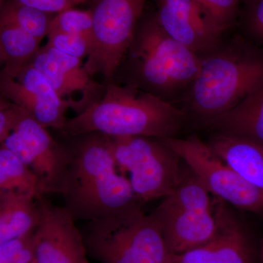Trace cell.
<instances>
[{
    "mask_svg": "<svg viewBox=\"0 0 263 263\" xmlns=\"http://www.w3.org/2000/svg\"><path fill=\"white\" fill-rule=\"evenodd\" d=\"M67 164L58 194L75 220L94 221L142 209L129 179L119 172L108 137H70Z\"/></svg>",
    "mask_w": 263,
    "mask_h": 263,
    "instance_id": "obj_1",
    "label": "cell"
},
{
    "mask_svg": "<svg viewBox=\"0 0 263 263\" xmlns=\"http://www.w3.org/2000/svg\"><path fill=\"white\" fill-rule=\"evenodd\" d=\"M183 109L155 95L115 81L105 84L102 98L67 119L62 133L75 137L99 133L109 137H176L186 122Z\"/></svg>",
    "mask_w": 263,
    "mask_h": 263,
    "instance_id": "obj_2",
    "label": "cell"
},
{
    "mask_svg": "<svg viewBox=\"0 0 263 263\" xmlns=\"http://www.w3.org/2000/svg\"><path fill=\"white\" fill-rule=\"evenodd\" d=\"M200 68L183 97L185 114L208 126L263 81V49L240 34L200 57Z\"/></svg>",
    "mask_w": 263,
    "mask_h": 263,
    "instance_id": "obj_3",
    "label": "cell"
},
{
    "mask_svg": "<svg viewBox=\"0 0 263 263\" xmlns=\"http://www.w3.org/2000/svg\"><path fill=\"white\" fill-rule=\"evenodd\" d=\"M200 62L164 30L154 11L142 16L119 67H124V84L174 104L196 79Z\"/></svg>",
    "mask_w": 263,
    "mask_h": 263,
    "instance_id": "obj_4",
    "label": "cell"
},
{
    "mask_svg": "<svg viewBox=\"0 0 263 263\" xmlns=\"http://www.w3.org/2000/svg\"><path fill=\"white\" fill-rule=\"evenodd\" d=\"M87 253L100 263H175L160 224L142 209L90 221Z\"/></svg>",
    "mask_w": 263,
    "mask_h": 263,
    "instance_id": "obj_5",
    "label": "cell"
},
{
    "mask_svg": "<svg viewBox=\"0 0 263 263\" xmlns=\"http://www.w3.org/2000/svg\"><path fill=\"white\" fill-rule=\"evenodd\" d=\"M151 214L160 224L167 249L175 256L206 245L215 233L210 193L190 168L181 172L174 193L164 197Z\"/></svg>",
    "mask_w": 263,
    "mask_h": 263,
    "instance_id": "obj_6",
    "label": "cell"
},
{
    "mask_svg": "<svg viewBox=\"0 0 263 263\" xmlns=\"http://www.w3.org/2000/svg\"><path fill=\"white\" fill-rule=\"evenodd\" d=\"M108 137L118 170L129 175L143 205L174 193L181 177V158L163 142L142 136Z\"/></svg>",
    "mask_w": 263,
    "mask_h": 263,
    "instance_id": "obj_7",
    "label": "cell"
},
{
    "mask_svg": "<svg viewBox=\"0 0 263 263\" xmlns=\"http://www.w3.org/2000/svg\"><path fill=\"white\" fill-rule=\"evenodd\" d=\"M147 0H95L90 9L93 41L85 69L100 74L105 83L114 81L118 68L130 46Z\"/></svg>",
    "mask_w": 263,
    "mask_h": 263,
    "instance_id": "obj_8",
    "label": "cell"
},
{
    "mask_svg": "<svg viewBox=\"0 0 263 263\" xmlns=\"http://www.w3.org/2000/svg\"><path fill=\"white\" fill-rule=\"evenodd\" d=\"M160 140L186 162L209 193L246 212L263 213V191L237 174L198 136Z\"/></svg>",
    "mask_w": 263,
    "mask_h": 263,
    "instance_id": "obj_9",
    "label": "cell"
},
{
    "mask_svg": "<svg viewBox=\"0 0 263 263\" xmlns=\"http://www.w3.org/2000/svg\"><path fill=\"white\" fill-rule=\"evenodd\" d=\"M13 152L37 176L42 195L59 193L67 150L52 138L47 128L15 105L9 130L0 142Z\"/></svg>",
    "mask_w": 263,
    "mask_h": 263,
    "instance_id": "obj_10",
    "label": "cell"
},
{
    "mask_svg": "<svg viewBox=\"0 0 263 263\" xmlns=\"http://www.w3.org/2000/svg\"><path fill=\"white\" fill-rule=\"evenodd\" d=\"M0 93L46 128L62 130L66 113L75 102L59 96L30 63L4 65L0 70Z\"/></svg>",
    "mask_w": 263,
    "mask_h": 263,
    "instance_id": "obj_11",
    "label": "cell"
},
{
    "mask_svg": "<svg viewBox=\"0 0 263 263\" xmlns=\"http://www.w3.org/2000/svg\"><path fill=\"white\" fill-rule=\"evenodd\" d=\"M36 201L39 219L34 232L35 263H89L84 237L72 214L42 194Z\"/></svg>",
    "mask_w": 263,
    "mask_h": 263,
    "instance_id": "obj_12",
    "label": "cell"
},
{
    "mask_svg": "<svg viewBox=\"0 0 263 263\" xmlns=\"http://www.w3.org/2000/svg\"><path fill=\"white\" fill-rule=\"evenodd\" d=\"M155 4L161 27L200 57L216 49L228 32L197 0H155Z\"/></svg>",
    "mask_w": 263,
    "mask_h": 263,
    "instance_id": "obj_13",
    "label": "cell"
},
{
    "mask_svg": "<svg viewBox=\"0 0 263 263\" xmlns=\"http://www.w3.org/2000/svg\"><path fill=\"white\" fill-rule=\"evenodd\" d=\"M213 207L216 230L209 243L219 263H255L252 242L228 204L215 197Z\"/></svg>",
    "mask_w": 263,
    "mask_h": 263,
    "instance_id": "obj_14",
    "label": "cell"
},
{
    "mask_svg": "<svg viewBox=\"0 0 263 263\" xmlns=\"http://www.w3.org/2000/svg\"><path fill=\"white\" fill-rule=\"evenodd\" d=\"M208 144L237 174L263 191V146L256 142L216 133Z\"/></svg>",
    "mask_w": 263,
    "mask_h": 263,
    "instance_id": "obj_15",
    "label": "cell"
},
{
    "mask_svg": "<svg viewBox=\"0 0 263 263\" xmlns=\"http://www.w3.org/2000/svg\"><path fill=\"white\" fill-rule=\"evenodd\" d=\"M208 128L263 146V81L229 111L214 119Z\"/></svg>",
    "mask_w": 263,
    "mask_h": 263,
    "instance_id": "obj_16",
    "label": "cell"
},
{
    "mask_svg": "<svg viewBox=\"0 0 263 263\" xmlns=\"http://www.w3.org/2000/svg\"><path fill=\"white\" fill-rule=\"evenodd\" d=\"M38 219L36 196L15 190L0 193V246L33 233Z\"/></svg>",
    "mask_w": 263,
    "mask_h": 263,
    "instance_id": "obj_17",
    "label": "cell"
},
{
    "mask_svg": "<svg viewBox=\"0 0 263 263\" xmlns=\"http://www.w3.org/2000/svg\"><path fill=\"white\" fill-rule=\"evenodd\" d=\"M29 63L44 76L60 98H71L74 93H82V99L77 101L76 113L98 101L104 94L105 86L95 81H83L71 75L60 67L43 47L40 48Z\"/></svg>",
    "mask_w": 263,
    "mask_h": 263,
    "instance_id": "obj_18",
    "label": "cell"
},
{
    "mask_svg": "<svg viewBox=\"0 0 263 263\" xmlns=\"http://www.w3.org/2000/svg\"><path fill=\"white\" fill-rule=\"evenodd\" d=\"M53 14L22 4L18 0H4L0 5V21L13 24L37 39L48 36Z\"/></svg>",
    "mask_w": 263,
    "mask_h": 263,
    "instance_id": "obj_19",
    "label": "cell"
},
{
    "mask_svg": "<svg viewBox=\"0 0 263 263\" xmlns=\"http://www.w3.org/2000/svg\"><path fill=\"white\" fill-rule=\"evenodd\" d=\"M10 190L36 197L41 194L37 176L13 152L0 145V193Z\"/></svg>",
    "mask_w": 263,
    "mask_h": 263,
    "instance_id": "obj_20",
    "label": "cell"
},
{
    "mask_svg": "<svg viewBox=\"0 0 263 263\" xmlns=\"http://www.w3.org/2000/svg\"><path fill=\"white\" fill-rule=\"evenodd\" d=\"M41 43L13 24L0 21V51L5 65L29 63L39 51Z\"/></svg>",
    "mask_w": 263,
    "mask_h": 263,
    "instance_id": "obj_21",
    "label": "cell"
},
{
    "mask_svg": "<svg viewBox=\"0 0 263 263\" xmlns=\"http://www.w3.org/2000/svg\"><path fill=\"white\" fill-rule=\"evenodd\" d=\"M75 34L84 37L91 50L93 41V18L91 10H80L69 8L53 16L50 31ZM90 52V51H89Z\"/></svg>",
    "mask_w": 263,
    "mask_h": 263,
    "instance_id": "obj_22",
    "label": "cell"
},
{
    "mask_svg": "<svg viewBox=\"0 0 263 263\" xmlns=\"http://www.w3.org/2000/svg\"><path fill=\"white\" fill-rule=\"evenodd\" d=\"M237 24L242 37L263 49V0L242 3Z\"/></svg>",
    "mask_w": 263,
    "mask_h": 263,
    "instance_id": "obj_23",
    "label": "cell"
},
{
    "mask_svg": "<svg viewBox=\"0 0 263 263\" xmlns=\"http://www.w3.org/2000/svg\"><path fill=\"white\" fill-rule=\"evenodd\" d=\"M46 46L81 60L89 56L90 51L89 43L84 37L59 31H49Z\"/></svg>",
    "mask_w": 263,
    "mask_h": 263,
    "instance_id": "obj_24",
    "label": "cell"
},
{
    "mask_svg": "<svg viewBox=\"0 0 263 263\" xmlns=\"http://www.w3.org/2000/svg\"><path fill=\"white\" fill-rule=\"evenodd\" d=\"M34 232L0 246V263L32 262L34 259Z\"/></svg>",
    "mask_w": 263,
    "mask_h": 263,
    "instance_id": "obj_25",
    "label": "cell"
},
{
    "mask_svg": "<svg viewBox=\"0 0 263 263\" xmlns=\"http://www.w3.org/2000/svg\"><path fill=\"white\" fill-rule=\"evenodd\" d=\"M205 7L227 31L234 27L239 17L240 0H197Z\"/></svg>",
    "mask_w": 263,
    "mask_h": 263,
    "instance_id": "obj_26",
    "label": "cell"
},
{
    "mask_svg": "<svg viewBox=\"0 0 263 263\" xmlns=\"http://www.w3.org/2000/svg\"><path fill=\"white\" fill-rule=\"evenodd\" d=\"M175 263H219L212 245L209 243L176 256Z\"/></svg>",
    "mask_w": 263,
    "mask_h": 263,
    "instance_id": "obj_27",
    "label": "cell"
},
{
    "mask_svg": "<svg viewBox=\"0 0 263 263\" xmlns=\"http://www.w3.org/2000/svg\"><path fill=\"white\" fill-rule=\"evenodd\" d=\"M22 4L33 7L45 13H59L74 5L72 0H18Z\"/></svg>",
    "mask_w": 263,
    "mask_h": 263,
    "instance_id": "obj_28",
    "label": "cell"
},
{
    "mask_svg": "<svg viewBox=\"0 0 263 263\" xmlns=\"http://www.w3.org/2000/svg\"><path fill=\"white\" fill-rule=\"evenodd\" d=\"M15 108V104L0 93V142L9 130Z\"/></svg>",
    "mask_w": 263,
    "mask_h": 263,
    "instance_id": "obj_29",
    "label": "cell"
},
{
    "mask_svg": "<svg viewBox=\"0 0 263 263\" xmlns=\"http://www.w3.org/2000/svg\"><path fill=\"white\" fill-rule=\"evenodd\" d=\"M259 259H260L261 263H263V239L262 245H261L260 252H259Z\"/></svg>",
    "mask_w": 263,
    "mask_h": 263,
    "instance_id": "obj_30",
    "label": "cell"
},
{
    "mask_svg": "<svg viewBox=\"0 0 263 263\" xmlns=\"http://www.w3.org/2000/svg\"><path fill=\"white\" fill-rule=\"evenodd\" d=\"M5 65V60L4 58H3V54H2L1 51H0V65Z\"/></svg>",
    "mask_w": 263,
    "mask_h": 263,
    "instance_id": "obj_31",
    "label": "cell"
},
{
    "mask_svg": "<svg viewBox=\"0 0 263 263\" xmlns=\"http://www.w3.org/2000/svg\"><path fill=\"white\" fill-rule=\"evenodd\" d=\"M89 1V0H72L74 5L79 4V3H84V2Z\"/></svg>",
    "mask_w": 263,
    "mask_h": 263,
    "instance_id": "obj_32",
    "label": "cell"
},
{
    "mask_svg": "<svg viewBox=\"0 0 263 263\" xmlns=\"http://www.w3.org/2000/svg\"><path fill=\"white\" fill-rule=\"evenodd\" d=\"M241 1V3H245L246 1H248V0H240Z\"/></svg>",
    "mask_w": 263,
    "mask_h": 263,
    "instance_id": "obj_33",
    "label": "cell"
},
{
    "mask_svg": "<svg viewBox=\"0 0 263 263\" xmlns=\"http://www.w3.org/2000/svg\"><path fill=\"white\" fill-rule=\"evenodd\" d=\"M3 2H4V0H0V5H2V3H3Z\"/></svg>",
    "mask_w": 263,
    "mask_h": 263,
    "instance_id": "obj_34",
    "label": "cell"
},
{
    "mask_svg": "<svg viewBox=\"0 0 263 263\" xmlns=\"http://www.w3.org/2000/svg\"><path fill=\"white\" fill-rule=\"evenodd\" d=\"M31 263H35V261H34V260H33L32 262Z\"/></svg>",
    "mask_w": 263,
    "mask_h": 263,
    "instance_id": "obj_35",
    "label": "cell"
}]
</instances>
